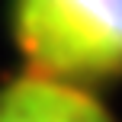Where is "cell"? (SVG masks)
<instances>
[{
  "mask_svg": "<svg viewBox=\"0 0 122 122\" xmlns=\"http://www.w3.org/2000/svg\"><path fill=\"white\" fill-rule=\"evenodd\" d=\"M16 42L42 74L93 80L122 71V0H16Z\"/></svg>",
  "mask_w": 122,
  "mask_h": 122,
  "instance_id": "obj_1",
  "label": "cell"
},
{
  "mask_svg": "<svg viewBox=\"0 0 122 122\" xmlns=\"http://www.w3.org/2000/svg\"><path fill=\"white\" fill-rule=\"evenodd\" d=\"M0 122H112L109 112L58 77H23L0 90Z\"/></svg>",
  "mask_w": 122,
  "mask_h": 122,
  "instance_id": "obj_2",
  "label": "cell"
}]
</instances>
